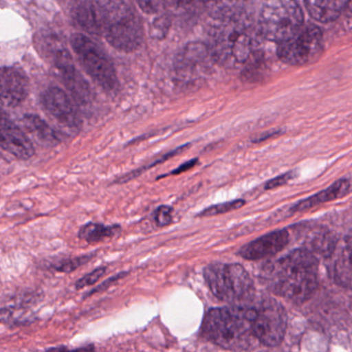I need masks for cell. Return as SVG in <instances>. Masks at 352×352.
Returning a JSON list of instances; mask_svg holds the SVG:
<instances>
[{
	"label": "cell",
	"mask_w": 352,
	"mask_h": 352,
	"mask_svg": "<svg viewBox=\"0 0 352 352\" xmlns=\"http://www.w3.org/2000/svg\"><path fill=\"white\" fill-rule=\"evenodd\" d=\"M254 310V329L261 345L275 347L283 341L287 316L283 306L272 298L251 300Z\"/></svg>",
	"instance_id": "9c48e42d"
},
{
	"label": "cell",
	"mask_w": 352,
	"mask_h": 352,
	"mask_svg": "<svg viewBox=\"0 0 352 352\" xmlns=\"http://www.w3.org/2000/svg\"><path fill=\"white\" fill-rule=\"evenodd\" d=\"M255 48V32L242 14H224L210 34L209 50L214 60L228 69L246 65Z\"/></svg>",
	"instance_id": "3957f363"
},
{
	"label": "cell",
	"mask_w": 352,
	"mask_h": 352,
	"mask_svg": "<svg viewBox=\"0 0 352 352\" xmlns=\"http://www.w3.org/2000/svg\"><path fill=\"white\" fill-rule=\"evenodd\" d=\"M188 147L189 145H183L181 146V147L177 148V149L173 150V151L168 152V153L162 155V157L157 158V160L150 162L147 166L138 168V170H133V172L129 173V174L125 175V176L121 177L119 180L115 181L114 183H117V184H123V183H126L129 182V181L133 180V179L137 178V177H139L140 175L143 174V173H145L146 170H149V168L158 166V164H164V162H168V160L174 157V156L179 155V154L182 153V152L185 151V150Z\"/></svg>",
	"instance_id": "ffe728a7"
},
{
	"label": "cell",
	"mask_w": 352,
	"mask_h": 352,
	"mask_svg": "<svg viewBox=\"0 0 352 352\" xmlns=\"http://www.w3.org/2000/svg\"><path fill=\"white\" fill-rule=\"evenodd\" d=\"M204 277L212 294L222 302L242 305L254 298L252 279L239 263H211L204 270Z\"/></svg>",
	"instance_id": "5b68a950"
},
{
	"label": "cell",
	"mask_w": 352,
	"mask_h": 352,
	"mask_svg": "<svg viewBox=\"0 0 352 352\" xmlns=\"http://www.w3.org/2000/svg\"><path fill=\"white\" fill-rule=\"evenodd\" d=\"M1 100L10 108L19 106L28 98L30 82L21 69L5 67L1 69Z\"/></svg>",
	"instance_id": "4fadbf2b"
},
{
	"label": "cell",
	"mask_w": 352,
	"mask_h": 352,
	"mask_svg": "<svg viewBox=\"0 0 352 352\" xmlns=\"http://www.w3.org/2000/svg\"><path fill=\"white\" fill-rule=\"evenodd\" d=\"M121 232L120 226H104L102 223L89 222L80 228V240L85 241L88 244L102 242L104 239L113 238Z\"/></svg>",
	"instance_id": "ac0fdd59"
},
{
	"label": "cell",
	"mask_w": 352,
	"mask_h": 352,
	"mask_svg": "<svg viewBox=\"0 0 352 352\" xmlns=\"http://www.w3.org/2000/svg\"><path fill=\"white\" fill-rule=\"evenodd\" d=\"M244 205L245 201H243V199H234V201H228V203L211 206V207L199 212L197 217H212V216L221 215V214L228 213V212L240 209Z\"/></svg>",
	"instance_id": "7402d4cb"
},
{
	"label": "cell",
	"mask_w": 352,
	"mask_h": 352,
	"mask_svg": "<svg viewBox=\"0 0 352 352\" xmlns=\"http://www.w3.org/2000/svg\"><path fill=\"white\" fill-rule=\"evenodd\" d=\"M352 190V179H340L337 182L333 183L331 186L325 190L320 191L317 195L308 199H302L298 201L294 207H292V212H302L306 210L312 209L315 206L320 204L327 203V201H333L339 197H345L346 195Z\"/></svg>",
	"instance_id": "2e32d148"
},
{
	"label": "cell",
	"mask_w": 352,
	"mask_h": 352,
	"mask_svg": "<svg viewBox=\"0 0 352 352\" xmlns=\"http://www.w3.org/2000/svg\"><path fill=\"white\" fill-rule=\"evenodd\" d=\"M137 1L140 8L147 14L156 13L162 3V0H137Z\"/></svg>",
	"instance_id": "f1b7e54d"
},
{
	"label": "cell",
	"mask_w": 352,
	"mask_h": 352,
	"mask_svg": "<svg viewBox=\"0 0 352 352\" xmlns=\"http://www.w3.org/2000/svg\"><path fill=\"white\" fill-rule=\"evenodd\" d=\"M43 104L58 122L69 129H78L81 125V117L74 102L65 92L57 87L47 89L43 96Z\"/></svg>",
	"instance_id": "8fae6325"
},
{
	"label": "cell",
	"mask_w": 352,
	"mask_h": 352,
	"mask_svg": "<svg viewBox=\"0 0 352 352\" xmlns=\"http://www.w3.org/2000/svg\"><path fill=\"white\" fill-rule=\"evenodd\" d=\"M318 259L308 248L296 249L263 267L267 287L278 296L302 302L309 300L318 286Z\"/></svg>",
	"instance_id": "6da1fadb"
},
{
	"label": "cell",
	"mask_w": 352,
	"mask_h": 352,
	"mask_svg": "<svg viewBox=\"0 0 352 352\" xmlns=\"http://www.w3.org/2000/svg\"><path fill=\"white\" fill-rule=\"evenodd\" d=\"M288 242L289 234L287 230H276L245 245L239 251V255L248 261L267 258L283 250Z\"/></svg>",
	"instance_id": "7c38bea8"
},
{
	"label": "cell",
	"mask_w": 352,
	"mask_h": 352,
	"mask_svg": "<svg viewBox=\"0 0 352 352\" xmlns=\"http://www.w3.org/2000/svg\"><path fill=\"white\" fill-rule=\"evenodd\" d=\"M67 9L78 25L81 26L89 34H100L94 3H90L88 0H69Z\"/></svg>",
	"instance_id": "e0dca14e"
},
{
	"label": "cell",
	"mask_w": 352,
	"mask_h": 352,
	"mask_svg": "<svg viewBox=\"0 0 352 352\" xmlns=\"http://www.w3.org/2000/svg\"><path fill=\"white\" fill-rule=\"evenodd\" d=\"M127 274H129L127 272H121V273L117 274V275L109 278V279H107L106 281H104L102 284H100L98 287H96L94 290H91V292L88 294L87 296H94V294H96V292H104V290L108 289L109 287H111V285L116 283V282L119 281L121 278L125 277Z\"/></svg>",
	"instance_id": "4316f807"
},
{
	"label": "cell",
	"mask_w": 352,
	"mask_h": 352,
	"mask_svg": "<svg viewBox=\"0 0 352 352\" xmlns=\"http://www.w3.org/2000/svg\"><path fill=\"white\" fill-rule=\"evenodd\" d=\"M166 7L175 13H191L197 12L205 5L207 0H164Z\"/></svg>",
	"instance_id": "603a6c76"
},
{
	"label": "cell",
	"mask_w": 352,
	"mask_h": 352,
	"mask_svg": "<svg viewBox=\"0 0 352 352\" xmlns=\"http://www.w3.org/2000/svg\"><path fill=\"white\" fill-rule=\"evenodd\" d=\"M311 248L322 256H331L336 249V241L327 232L317 234L311 241Z\"/></svg>",
	"instance_id": "44dd1931"
},
{
	"label": "cell",
	"mask_w": 352,
	"mask_h": 352,
	"mask_svg": "<svg viewBox=\"0 0 352 352\" xmlns=\"http://www.w3.org/2000/svg\"><path fill=\"white\" fill-rule=\"evenodd\" d=\"M0 146L18 160H30L36 153L30 138L5 113L1 116Z\"/></svg>",
	"instance_id": "30bf717a"
},
{
	"label": "cell",
	"mask_w": 352,
	"mask_h": 352,
	"mask_svg": "<svg viewBox=\"0 0 352 352\" xmlns=\"http://www.w3.org/2000/svg\"><path fill=\"white\" fill-rule=\"evenodd\" d=\"M333 278L339 285L352 288V232L346 236L336 254Z\"/></svg>",
	"instance_id": "9a60e30c"
},
{
	"label": "cell",
	"mask_w": 352,
	"mask_h": 352,
	"mask_svg": "<svg viewBox=\"0 0 352 352\" xmlns=\"http://www.w3.org/2000/svg\"><path fill=\"white\" fill-rule=\"evenodd\" d=\"M100 34L114 48L133 52L141 45L142 30L133 12L117 0H94Z\"/></svg>",
	"instance_id": "277c9868"
},
{
	"label": "cell",
	"mask_w": 352,
	"mask_h": 352,
	"mask_svg": "<svg viewBox=\"0 0 352 352\" xmlns=\"http://www.w3.org/2000/svg\"><path fill=\"white\" fill-rule=\"evenodd\" d=\"M71 44L88 75L102 89L115 91L118 88V78L114 65L104 51L84 34H74Z\"/></svg>",
	"instance_id": "52a82bcc"
},
{
	"label": "cell",
	"mask_w": 352,
	"mask_h": 352,
	"mask_svg": "<svg viewBox=\"0 0 352 352\" xmlns=\"http://www.w3.org/2000/svg\"><path fill=\"white\" fill-rule=\"evenodd\" d=\"M174 209L170 206H160L154 212V222L157 228H166L173 223Z\"/></svg>",
	"instance_id": "d4e9b609"
},
{
	"label": "cell",
	"mask_w": 352,
	"mask_h": 352,
	"mask_svg": "<svg viewBox=\"0 0 352 352\" xmlns=\"http://www.w3.org/2000/svg\"><path fill=\"white\" fill-rule=\"evenodd\" d=\"M94 254L82 255V256L73 257V258L65 259L54 265L55 271L59 273H72L79 269L82 265L87 263L90 259L94 258Z\"/></svg>",
	"instance_id": "cb8c5ba5"
},
{
	"label": "cell",
	"mask_w": 352,
	"mask_h": 352,
	"mask_svg": "<svg viewBox=\"0 0 352 352\" xmlns=\"http://www.w3.org/2000/svg\"><path fill=\"white\" fill-rule=\"evenodd\" d=\"M201 336L228 350H249L258 345L254 310L250 302L210 309L201 323Z\"/></svg>",
	"instance_id": "7a4b0ae2"
},
{
	"label": "cell",
	"mask_w": 352,
	"mask_h": 352,
	"mask_svg": "<svg viewBox=\"0 0 352 352\" xmlns=\"http://www.w3.org/2000/svg\"><path fill=\"white\" fill-rule=\"evenodd\" d=\"M106 273V267H98L91 273H88L87 275L83 276L81 279L78 280L75 283L76 289H82V288L87 287V286L94 285L96 282L100 281V278L104 277Z\"/></svg>",
	"instance_id": "484cf974"
},
{
	"label": "cell",
	"mask_w": 352,
	"mask_h": 352,
	"mask_svg": "<svg viewBox=\"0 0 352 352\" xmlns=\"http://www.w3.org/2000/svg\"><path fill=\"white\" fill-rule=\"evenodd\" d=\"M294 177V173L289 172L286 173V174L281 175V176L277 177V178L273 179V180L270 181L265 184V189H273L276 188V187L281 186V185L285 184L287 183L290 179H292Z\"/></svg>",
	"instance_id": "f546056e"
},
{
	"label": "cell",
	"mask_w": 352,
	"mask_h": 352,
	"mask_svg": "<svg viewBox=\"0 0 352 352\" xmlns=\"http://www.w3.org/2000/svg\"><path fill=\"white\" fill-rule=\"evenodd\" d=\"M324 50L321 30L315 25L302 26L294 36L280 43L278 56L292 67H305L319 60Z\"/></svg>",
	"instance_id": "ba28073f"
},
{
	"label": "cell",
	"mask_w": 352,
	"mask_h": 352,
	"mask_svg": "<svg viewBox=\"0 0 352 352\" xmlns=\"http://www.w3.org/2000/svg\"><path fill=\"white\" fill-rule=\"evenodd\" d=\"M304 22V14L296 0H265L259 16V30L265 40L285 42Z\"/></svg>",
	"instance_id": "8992f818"
},
{
	"label": "cell",
	"mask_w": 352,
	"mask_h": 352,
	"mask_svg": "<svg viewBox=\"0 0 352 352\" xmlns=\"http://www.w3.org/2000/svg\"><path fill=\"white\" fill-rule=\"evenodd\" d=\"M199 164V158H193V160H188V162H184V164L179 166L178 168L173 170L172 172L168 173V174L162 175V176L157 177L156 180H160L162 178H166L168 176H176V175L182 174V173L187 172V170H190L191 168H195L197 164Z\"/></svg>",
	"instance_id": "83f0119b"
},
{
	"label": "cell",
	"mask_w": 352,
	"mask_h": 352,
	"mask_svg": "<svg viewBox=\"0 0 352 352\" xmlns=\"http://www.w3.org/2000/svg\"><path fill=\"white\" fill-rule=\"evenodd\" d=\"M24 123L30 129V133H34L43 143L55 146L60 142L57 133L51 129L48 123L45 122L40 117L36 116V115H26L24 117Z\"/></svg>",
	"instance_id": "d6986e66"
},
{
	"label": "cell",
	"mask_w": 352,
	"mask_h": 352,
	"mask_svg": "<svg viewBox=\"0 0 352 352\" xmlns=\"http://www.w3.org/2000/svg\"><path fill=\"white\" fill-rule=\"evenodd\" d=\"M351 0H304L311 17L320 23L335 21L347 9Z\"/></svg>",
	"instance_id": "5bb4252c"
}]
</instances>
